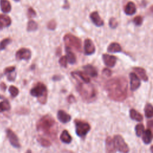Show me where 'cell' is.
Instances as JSON below:
<instances>
[{"label":"cell","mask_w":153,"mask_h":153,"mask_svg":"<svg viewBox=\"0 0 153 153\" xmlns=\"http://www.w3.org/2000/svg\"><path fill=\"white\" fill-rule=\"evenodd\" d=\"M15 69H16V67L14 66H9V67H7L5 69H4V74L5 75H8L10 74H11L13 72H14L15 71Z\"/></svg>","instance_id":"obj_38"},{"label":"cell","mask_w":153,"mask_h":153,"mask_svg":"<svg viewBox=\"0 0 153 153\" xmlns=\"http://www.w3.org/2000/svg\"><path fill=\"white\" fill-rule=\"evenodd\" d=\"M31 57V51L29 49L22 48L19 49L16 53V58L17 60H28Z\"/></svg>","instance_id":"obj_8"},{"label":"cell","mask_w":153,"mask_h":153,"mask_svg":"<svg viewBox=\"0 0 153 153\" xmlns=\"http://www.w3.org/2000/svg\"><path fill=\"white\" fill-rule=\"evenodd\" d=\"M57 118L62 123H67L71 120V117L63 110H59L57 112Z\"/></svg>","instance_id":"obj_16"},{"label":"cell","mask_w":153,"mask_h":153,"mask_svg":"<svg viewBox=\"0 0 153 153\" xmlns=\"http://www.w3.org/2000/svg\"><path fill=\"white\" fill-rule=\"evenodd\" d=\"M115 148L121 153H128L129 148L123 137L120 135H115L114 139Z\"/></svg>","instance_id":"obj_7"},{"label":"cell","mask_w":153,"mask_h":153,"mask_svg":"<svg viewBox=\"0 0 153 153\" xmlns=\"http://www.w3.org/2000/svg\"><path fill=\"white\" fill-rule=\"evenodd\" d=\"M130 89L132 91L137 90L140 85V81L137 75L133 72L130 74Z\"/></svg>","instance_id":"obj_11"},{"label":"cell","mask_w":153,"mask_h":153,"mask_svg":"<svg viewBox=\"0 0 153 153\" xmlns=\"http://www.w3.org/2000/svg\"><path fill=\"white\" fill-rule=\"evenodd\" d=\"M130 116L132 120L137 121H142L143 120L142 115L134 109H130Z\"/></svg>","instance_id":"obj_26"},{"label":"cell","mask_w":153,"mask_h":153,"mask_svg":"<svg viewBox=\"0 0 153 153\" xmlns=\"http://www.w3.org/2000/svg\"><path fill=\"white\" fill-rule=\"evenodd\" d=\"M151 152L152 153H153V145H152L151 146Z\"/></svg>","instance_id":"obj_46"},{"label":"cell","mask_w":153,"mask_h":153,"mask_svg":"<svg viewBox=\"0 0 153 153\" xmlns=\"http://www.w3.org/2000/svg\"><path fill=\"white\" fill-rule=\"evenodd\" d=\"M66 53L68 62L70 64H74L76 62V57L74 53L71 50L70 47H66Z\"/></svg>","instance_id":"obj_24"},{"label":"cell","mask_w":153,"mask_h":153,"mask_svg":"<svg viewBox=\"0 0 153 153\" xmlns=\"http://www.w3.org/2000/svg\"><path fill=\"white\" fill-rule=\"evenodd\" d=\"M107 51L109 53H119L122 51V48L118 43L112 42L108 47Z\"/></svg>","instance_id":"obj_20"},{"label":"cell","mask_w":153,"mask_h":153,"mask_svg":"<svg viewBox=\"0 0 153 153\" xmlns=\"http://www.w3.org/2000/svg\"><path fill=\"white\" fill-rule=\"evenodd\" d=\"M6 133L11 145L15 148H20V144L19 143L18 137L15 133L11 129L7 128L6 130Z\"/></svg>","instance_id":"obj_9"},{"label":"cell","mask_w":153,"mask_h":153,"mask_svg":"<svg viewBox=\"0 0 153 153\" xmlns=\"http://www.w3.org/2000/svg\"><path fill=\"white\" fill-rule=\"evenodd\" d=\"M149 11L151 12V13L152 14H153V5L150 7V8H149Z\"/></svg>","instance_id":"obj_45"},{"label":"cell","mask_w":153,"mask_h":153,"mask_svg":"<svg viewBox=\"0 0 153 153\" xmlns=\"http://www.w3.org/2000/svg\"><path fill=\"white\" fill-rule=\"evenodd\" d=\"M60 139L62 142L65 143H71L72 141V139L71 136L70 135V134L66 130H64L62 132L60 136Z\"/></svg>","instance_id":"obj_22"},{"label":"cell","mask_w":153,"mask_h":153,"mask_svg":"<svg viewBox=\"0 0 153 153\" xmlns=\"http://www.w3.org/2000/svg\"><path fill=\"white\" fill-rule=\"evenodd\" d=\"M0 87H1V88L2 90H4V91H5V90H6V88H7L6 85H5V84L4 82H1V83L0 84Z\"/></svg>","instance_id":"obj_44"},{"label":"cell","mask_w":153,"mask_h":153,"mask_svg":"<svg viewBox=\"0 0 153 153\" xmlns=\"http://www.w3.org/2000/svg\"><path fill=\"white\" fill-rule=\"evenodd\" d=\"M133 22L134 23V25L136 26H140L142 24L143 22V19L140 16H136L135 17H134V19H133Z\"/></svg>","instance_id":"obj_34"},{"label":"cell","mask_w":153,"mask_h":153,"mask_svg":"<svg viewBox=\"0 0 153 153\" xmlns=\"http://www.w3.org/2000/svg\"><path fill=\"white\" fill-rule=\"evenodd\" d=\"M95 46L90 39H86L84 41V53L86 55L93 54L95 52Z\"/></svg>","instance_id":"obj_10"},{"label":"cell","mask_w":153,"mask_h":153,"mask_svg":"<svg viewBox=\"0 0 153 153\" xmlns=\"http://www.w3.org/2000/svg\"><path fill=\"white\" fill-rule=\"evenodd\" d=\"M8 91H9L11 97H16L19 94V89L16 87H15L14 85L10 86Z\"/></svg>","instance_id":"obj_33"},{"label":"cell","mask_w":153,"mask_h":153,"mask_svg":"<svg viewBox=\"0 0 153 153\" xmlns=\"http://www.w3.org/2000/svg\"><path fill=\"white\" fill-rule=\"evenodd\" d=\"M142 134V140L143 142L145 144H149V143H151L153 137L152 132L149 129H147L143 131Z\"/></svg>","instance_id":"obj_23"},{"label":"cell","mask_w":153,"mask_h":153,"mask_svg":"<svg viewBox=\"0 0 153 153\" xmlns=\"http://www.w3.org/2000/svg\"><path fill=\"white\" fill-rule=\"evenodd\" d=\"M7 75L8 79L10 81H14V79L16 78V73L15 72H14L11 74Z\"/></svg>","instance_id":"obj_40"},{"label":"cell","mask_w":153,"mask_h":153,"mask_svg":"<svg viewBox=\"0 0 153 153\" xmlns=\"http://www.w3.org/2000/svg\"><path fill=\"white\" fill-rule=\"evenodd\" d=\"M11 20L10 17L5 14H0V25L3 27H7L11 25Z\"/></svg>","instance_id":"obj_19"},{"label":"cell","mask_w":153,"mask_h":153,"mask_svg":"<svg viewBox=\"0 0 153 153\" xmlns=\"http://www.w3.org/2000/svg\"><path fill=\"white\" fill-rule=\"evenodd\" d=\"M14 1H19L20 0H14Z\"/></svg>","instance_id":"obj_49"},{"label":"cell","mask_w":153,"mask_h":153,"mask_svg":"<svg viewBox=\"0 0 153 153\" xmlns=\"http://www.w3.org/2000/svg\"><path fill=\"white\" fill-rule=\"evenodd\" d=\"M134 71L139 75V76L140 77V78L144 81H147L148 80V77L146 74V71L144 69L140 68V67H134L133 68Z\"/></svg>","instance_id":"obj_25"},{"label":"cell","mask_w":153,"mask_h":153,"mask_svg":"<svg viewBox=\"0 0 153 153\" xmlns=\"http://www.w3.org/2000/svg\"><path fill=\"white\" fill-rule=\"evenodd\" d=\"M26 153H32V152H31V151H30V150H27Z\"/></svg>","instance_id":"obj_47"},{"label":"cell","mask_w":153,"mask_h":153,"mask_svg":"<svg viewBox=\"0 0 153 153\" xmlns=\"http://www.w3.org/2000/svg\"><path fill=\"white\" fill-rule=\"evenodd\" d=\"M2 29V26L0 25V30H1Z\"/></svg>","instance_id":"obj_48"},{"label":"cell","mask_w":153,"mask_h":153,"mask_svg":"<svg viewBox=\"0 0 153 153\" xmlns=\"http://www.w3.org/2000/svg\"><path fill=\"white\" fill-rule=\"evenodd\" d=\"M37 141L39 142V143L41 144L44 147H48L51 145V142L48 139L42 137V136H38L36 137Z\"/></svg>","instance_id":"obj_28"},{"label":"cell","mask_w":153,"mask_h":153,"mask_svg":"<svg viewBox=\"0 0 153 153\" xmlns=\"http://www.w3.org/2000/svg\"><path fill=\"white\" fill-rule=\"evenodd\" d=\"M83 69L87 75H88L91 77H96L97 76V71L93 66L91 65H87L83 66Z\"/></svg>","instance_id":"obj_18"},{"label":"cell","mask_w":153,"mask_h":153,"mask_svg":"<svg viewBox=\"0 0 153 153\" xmlns=\"http://www.w3.org/2000/svg\"><path fill=\"white\" fill-rule=\"evenodd\" d=\"M90 17L92 21V22L97 27H100L103 25L104 22L102 19L99 16V14L97 11H93L92 12L90 15Z\"/></svg>","instance_id":"obj_14"},{"label":"cell","mask_w":153,"mask_h":153,"mask_svg":"<svg viewBox=\"0 0 153 153\" xmlns=\"http://www.w3.org/2000/svg\"><path fill=\"white\" fill-rule=\"evenodd\" d=\"M11 42H12V39L9 38H7L2 39L0 42V51L4 50L6 48V47L8 44H10Z\"/></svg>","instance_id":"obj_31"},{"label":"cell","mask_w":153,"mask_h":153,"mask_svg":"<svg viewBox=\"0 0 153 153\" xmlns=\"http://www.w3.org/2000/svg\"><path fill=\"white\" fill-rule=\"evenodd\" d=\"M75 125L76 134L81 137L85 136L91 128L90 126L88 123L78 120H75Z\"/></svg>","instance_id":"obj_6"},{"label":"cell","mask_w":153,"mask_h":153,"mask_svg":"<svg viewBox=\"0 0 153 153\" xmlns=\"http://www.w3.org/2000/svg\"><path fill=\"white\" fill-rule=\"evenodd\" d=\"M148 129H149L152 133L153 135V120H150L147 123Z\"/></svg>","instance_id":"obj_41"},{"label":"cell","mask_w":153,"mask_h":153,"mask_svg":"<svg viewBox=\"0 0 153 153\" xmlns=\"http://www.w3.org/2000/svg\"><path fill=\"white\" fill-rule=\"evenodd\" d=\"M67 62H68V59L66 56H62L59 60V64L63 66L66 68L67 66Z\"/></svg>","instance_id":"obj_36"},{"label":"cell","mask_w":153,"mask_h":153,"mask_svg":"<svg viewBox=\"0 0 153 153\" xmlns=\"http://www.w3.org/2000/svg\"><path fill=\"white\" fill-rule=\"evenodd\" d=\"M102 72H103V74L104 75H105L106 76H110L111 75V71L110 69H108V68L103 69Z\"/></svg>","instance_id":"obj_42"},{"label":"cell","mask_w":153,"mask_h":153,"mask_svg":"<svg viewBox=\"0 0 153 153\" xmlns=\"http://www.w3.org/2000/svg\"><path fill=\"white\" fill-rule=\"evenodd\" d=\"M76 80L77 81V91L83 100L86 102L93 101L96 98L97 96L96 90L94 86L90 82L87 83L78 79Z\"/></svg>","instance_id":"obj_3"},{"label":"cell","mask_w":153,"mask_h":153,"mask_svg":"<svg viewBox=\"0 0 153 153\" xmlns=\"http://www.w3.org/2000/svg\"><path fill=\"white\" fill-rule=\"evenodd\" d=\"M0 7L2 11L5 13H8L10 12L11 10V4L8 0H1Z\"/></svg>","instance_id":"obj_21"},{"label":"cell","mask_w":153,"mask_h":153,"mask_svg":"<svg viewBox=\"0 0 153 153\" xmlns=\"http://www.w3.org/2000/svg\"><path fill=\"white\" fill-rule=\"evenodd\" d=\"M71 75L75 79L80 80L82 82L88 83L90 82V78L87 74L82 71H73L71 72Z\"/></svg>","instance_id":"obj_13"},{"label":"cell","mask_w":153,"mask_h":153,"mask_svg":"<svg viewBox=\"0 0 153 153\" xmlns=\"http://www.w3.org/2000/svg\"><path fill=\"white\" fill-rule=\"evenodd\" d=\"M145 114L147 118L153 117V106L151 103H146L145 107Z\"/></svg>","instance_id":"obj_27"},{"label":"cell","mask_w":153,"mask_h":153,"mask_svg":"<svg viewBox=\"0 0 153 153\" xmlns=\"http://www.w3.org/2000/svg\"><path fill=\"white\" fill-rule=\"evenodd\" d=\"M30 94L36 97L38 101L41 104H45L47 99V88L45 84L42 82H38L30 91Z\"/></svg>","instance_id":"obj_4"},{"label":"cell","mask_w":153,"mask_h":153,"mask_svg":"<svg viewBox=\"0 0 153 153\" xmlns=\"http://www.w3.org/2000/svg\"><path fill=\"white\" fill-rule=\"evenodd\" d=\"M124 12L127 15L131 16L134 14L136 12V7L134 2L131 1L128 2L124 8Z\"/></svg>","instance_id":"obj_17"},{"label":"cell","mask_w":153,"mask_h":153,"mask_svg":"<svg viewBox=\"0 0 153 153\" xmlns=\"http://www.w3.org/2000/svg\"><path fill=\"white\" fill-rule=\"evenodd\" d=\"M36 128L51 139L56 140L57 126L56 121L51 116L46 115L41 117L36 123Z\"/></svg>","instance_id":"obj_2"},{"label":"cell","mask_w":153,"mask_h":153,"mask_svg":"<svg viewBox=\"0 0 153 153\" xmlns=\"http://www.w3.org/2000/svg\"><path fill=\"white\" fill-rule=\"evenodd\" d=\"M75 100V97L73 95H70L68 96V101L69 102V103H71L72 102H74Z\"/></svg>","instance_id":"obj_43"},{"label":"cell","mask_w":153,"mask_h":153,"mask_svg":"<svg viewBox=\"0 0 153 153\" xmlns=\"http://www.w3.org/2000/svg\"><path fill=\"white\" fill-rule=\"evenodd\" d=\"M105 89L111 99L121 102L125 100L127 96L128 82L123 76H117L106 82Z\"/></svg>","instance_id":"obj_1"},{"label":"cell","mask_w":153,"mask_h":153,"mask_svg":"<svg viewBox=\"0 0 153 153\" xmlns=\"http://www.w3.org/2000/svg\"><path fill=\"white\" fill-rule=\"evenodd\" d=\"M36 15V11L33 10V8L29 7L27 10V16L29 18H33L35 17Z\"/></svg>","instance_id":"obj_37"},{"label":"cell","mask_w":153,"mask_h":153,"mask_svg":"<svg viewBox=\"0 0 153 153\" xmlns=\"http://www.w3.org/2000/svg\"><path fill=\"white\" fill-rule=\"evenodd\" d=\"M11 108L10 104L7 100H4L2 102H0V112L8 111Z\"/></svg>","instance_id":"obj_30"},{"label":"cell","mask_w":153,"mask_h":153,"mask_svg":"<svg viewBox=\"0 0 153 153\" xmlns=\"http://www.w3.org/2000/svg\"><path fill=\"white\" fill-rule=\"evenodd\" d=\"M136 134L138 137L141 136L144 131V126L142 124H138L135 127Z\"/></svg>","instance_id":"obj_32"},{"label":"cell","mask_w":153,"mask_h":153,"mask_svg":"<svg viewBox=\"0 0 153 153\" xmlns=\"http://www.w3.org/2000/svg\"><path fill=\"white\" fill-rule=\"evenodd\" d=\"M56 27V22L53 20L50 21L47 24V27L50 30H54Z\"/></svg>","instance_id":"obj_39"},{"label":"cell","mask_w":153,"mask_h":153,"mask_svg":"<svg viewBox=\"0 0 153 153\" xmlns=\"http://www.w3.org/2000/svg\"><path fill=\"white\" fill-rule=\"evenodd\" d=\"M105 147L106 153H115L116 148L115 146V143L114 140L110 137L108 136L105 141Z\"/></svg>","instance_id":"obj_15"},{"label":"cell","mask_w":153,"mask_h":153,"mask_svg":"<svg viewBox=\"0 0 153 153\" xmlns=\"http://www.w3.org/2000/svg\"><path fill=\"white\" fill-rule=\"evenodd\" d=\"M102 59L104 63L108 67H113L115 66L117 62V57L108 54H103L102 55Z\"/></svg>","instance_id":"obj_12"},{"label":"cell","mask_w":153,"mask_h":153,"mask_svg":"<svg viewBox=\"0 0 153 153\" xmlns=\"http://www.w3.org/2000/svg\"><path fill=\"white\" fill-rule=\"evenodd\" d=\"M109 25L110 26L111 28L112 29H115L118 26V22L117 21V20L114 18V17H111L109 20Z\"/></svg>","instance_id":"obj_35"},{"label":"cell","mask_w":153,"mask_h":153,"mask_svg":"<svg viewBox=\"0 0 153 153\" xmlns=\"http://www.w3.org/2000/svg\"><path fill=\"white\" fill-rule=\"evenodd\" d=\"M38 29V24L33 20H30L27 23V30L28 32L35 31Z\"/></svg>","instance_id":"obj_29"},{"label":"cell","mask_w":153,"mask_h":153,"mask_svg":"<svg viewBox=\"0 0 153 153\" xmlns=\"http://www.w3.org/2000/svg\"><path fill=\"white\" fill-rule=\"evenodd\" d=\"M63 40L67 47H72L78 51H81V41L76 36L68 33L64 36Z\"/></svg>","instance_id":"obj_5"}]
</instances>
